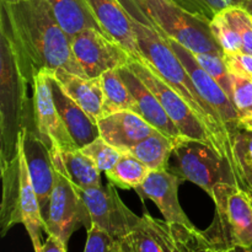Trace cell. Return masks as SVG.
<instances>
[{
	"mask_svg": "<svg viewBox=\"0 0 252 252\" xmlns=\"http://www.w3.org/2000/svg\"><path fill=\"white\" fill-rule=\"evenodd\" d=\"M105 34L122 44L134 59L142 58L132 20L122 0H86Z\"/></svg>",
	"mask_w": 252,
	"mask_h": 252,
	"instance_id": "cell-15",
	"label": "cell"
},
{
	"mask_svg": "<svg viewBox=\"0 0 252 252\" xmlns=\"http://www.w3.org/2000/svg\"><path fill=\"white\" fill-rule=\"evenodd\" d=\"M0 169L11 164L19 153L20 134L34 132L32 84L25 78L6 34L0 32ZM36 133V132H34Z\"/></svg>",
	"mask_w": 252,
	"mask_h": 252,
	"instance_id": "cell-3",
	"label": "cell"
},
{
	"mask_svg": "<svg viewBox=\"0 0 252 252\" xmlns=\"http://www.w3.org/2000/svg\"><path fill=\"white\" fill-rule=\"evenodd\" d=\"M179 252H180V251H179Z\"/></svg>",
	"mask_w": 252,
	"mask_h": 252,
	"instance_id": "cell-43",
	"label": "cell"
},
{
	"mask_svg": "<svg viewBox=\"0 0 252 252\" xmlns=\"http://www.w3.org/2000/svg\"><path fill=\"white\" fill-rule=\"evenodd\" d=\"M216 213L202 230L214 245L225 249L252 248V196L234 184H220L212 197Z\"/></svg>",
	"mask_w": 252,
	"mask_h": 252,
	"instance_id": "cell-4",
	"label": "cell"
},
{
	"mask_svg": "<svg viewBox=\"0 0 252 252\" xmlns=\"http://www.w3.org/2000/svg\"><path fill=\"white\" fill-rule=\"evenodd\" d=\"M129 252H179L171 224L144 213L126 236Z\"/></svg>",
	"mask_w": 252,
	"mask_h": 252,
	"instance_id": "cell-20",
	"label": "cell"
},
{
	"mask_svg": "<svg viewBox=\"0 0 252 252\" xmlns=\"http://www.w3.org/2000/svg\"><path fill=\"white\" fill-rule=\"evenodd\" d=\"M152 170L129 153H122L118 161L105 172L108 182L122 189H135L139 187Z\"/></svg>",
	"mask_w": 252,
	"mask_h": 252,
	"instance_id": "cell-27",
	"label": "cell"
},
{
	"mask_svg": "<svg viewBox=\"0 0 252 252\" xmlns=\"http://www.w3.org/2000/svg\"><path fill=\"white\" fill-rule=\"evenodd\" d=\"M54 76L69 96L97 122L103 116V89L101 78H89L66 70L53 71Z\"/></svg>",
	"mask_w": 252,
	"mask_h": 252,
	"instance_id": "cell-21",
	"label": "cell"
},
{
	"mask_svg": "<svg viewBox=\"0 0 252 252\" xmlns=\"http://www.w3.org/2000/svg\"><path fill=\"white\" fill-rule=\"evenodd\" d=\"M194 54V53H193ZM224 54L219 53H199L194 54L196 61L201 64L202 68L223 88L230 98H233L230 73L228 71L223 59Z\"/></svg>",
	"mask_w": 252,
	"mask_h": 252,
	"instance_id": "cell-33",
	"label": "cell"
},
{
	"mask_svg": "<svg viewBox=\"0 0 252 252\" xmlns=\"http://www.w3.org/2000/svg\"><path fill=\"white\" fill-rule=\"evenodd\" d=\"M71 49L89 78H98L105 71L122 68L134 58L122 44L96 29H85L74 34Z\"/></svg>",
	"mask_w": 252,
	"mask_h": 252,
	"instance_id": "cell-9",
	"label": "cell"
},
{
	"mask_svg": "<svg viewBox=\"0 0 252 252\" xmlns=\"http://www.w3.org/2000/svg\"><path fill=\"white\" fill-rule=\"evenodd\" d=\"M172 233L180 252H239V249L219 248L206 238L203 231L194 228L171 224Z\"/></svg>",
	"mask_w": 252,
	"mask_h": 252,
	"instance_id": "cell-29",
	"label": "cell"
},
{
	"mask_svg": "<svg viewBox=\"0 0 252 252\" xmlns=\"http://www.w3.org/2000/svg\"><path fill=\"white\" fill-rule=\"evenodd\" d=\"M191 14L212 21L216 15L233 6H243L245 0H172Z\"/></svg>",
	"mask_w": 252,
	"mask_h": 252,
	"instance_id": "cell-32",
	"label": "cell"
},
{
	"mask_svg": "<svg viewBox=\"0 0 252 252\" xmlns=\"http://www.w3.org/2000/svg\"><path fill=\"white\" fill-rule=\"evenodd\" d=\"M41 252H68V245L56 236L48 235L42 245Z\"/></svg>",
	"mask_w": 252,
	"mask_h": 252,
	"instance_id": "cell-38",
	"label": "cell"
},
{
	"mask_svg": "<svg viewBox=\"0 0 252 252\" xmlns=\"http://www.w3.org/2000/svg\"><path fill=\"white\" fill-rule=\"evenodd\" d=\"M250 128H252V127H250Z\"/></svg>",
	"mask_w": 252,
	"mask_h": 252,
	"instance_id": "cell-42",
	"label": "cell"
},
{
	"mask_svg": "<svg viewBox=\"0 0 252 252\" xmlns=\"http://www.w3.org/2000/svg\"><path fill=\"white\" fill-rule=\"evenodd\" d=\"M81 152L90 158L101 171L106 172L112 169L122 155V152L108 144L103 138H96L90 144L81 148Z\"/></svg>",
	"mask_w": 252,
	"mask_h": 252,
	"instance_id": "cell-34",
	"label": "cell"
},
{
	"mask_svg": "<svg viewBox=\"0 0 252 252\" xmlns=\"http://www.w3.org/2000/svg\"><path fill=\"white\" fill-rule=\"evenodd\" d=\"M243 39L244 52L252 54V15L241 6H233L223 10Z\"/></svg>",
	"mask_w": 252,
	"mask_h": 252,
	"instance_id": "cell-36",
	"label": "cell"
},
{
	"mask_svg": "<svg viewBox=\"0 0 252 252\" xmlns=\"http://www.w3.org/2000/svg\"><path fill=\"white\" fill-rule=\"evenodd\" d=\"M20 140L26 158L30 177L44 219L56 180V166L51 148L38 137L37 133L29 129L22 130Z\"/></svg>",
	"mask_w": 252,
	"mask_h": 252,
	"instance_id": "cell-14",
	"label": "cell"
},
{
	"mask_svg": "<svg viewBox=\"0 0 252 252\" xmlns=\"http://www.w3.org/2000/svg\"><path fill=\"white\" fill-rule=\"evenodd\" d=\"M90 213L91 221L116 239H125L140 217L135 216L118 196L116 186L79 189Z\"/></svg>",
	"mask_w": 252,
	"mask_h": 252,
	"instance_id": "cell-11",
	"label": "cell"
},
{
	"mask_svg": "<svg viewBox=\"0 0 252 252\" xmlns=\"http://www.w3.org/2000/svg\"><path fill=\"white\" fill-rule=\"evenodd\" d=\"M57 20L69 37L85 29L102 31L94 17L86 0H47Z\"/></svg>",
	"mask_w": 252,
	"mask_h": 252,
	"instance_id": "cell-23",
	"label": "cell"
},
{
	"mask_svg": "<svg viewBox=\"0 0 252 252\" xmlns=\"http://www.w3.org/2000/svg\"><path fill=\"white\" fill-rule=\"evenodd\" d=\"M48 75L52 93H53V100L59 116L62 118V122L64 123L66 130L69 132L70 137L73 138L78 149H81L85 145L94 142L96 138L100 137L97 122H95L66 94V91L62 88L59 81L54 76L53 71L48 70Z\"/></svg>",
	"mask_w": 252,
	"mask_h": 252,
	"instance_id": "cell-18",
	"label": "cell"
},
{
	"mask_svg": "<svg viewBox=\"0 0 252 252\" xmlns=\"http://www.w3.org/2000/svg\"><path fill=\"white\" fill-rule=\"evenodd\" d=\"M2 202L0 208V231L1 236L20 224L19 218V153L17 158L1 169Z\"/></svg>",
	"mask_w": 252,
	"mask_h": 252,
	"instance_id": "cell-24",
	"label": "cell"
},
{
	"mask_svg": "<svg viewBox=\"0 0 252 252\" xmlns=\"http://www.w3.org/2000/svg\"><path fill=\"white\" fill-rule=\"evenodd\" d=\"M240 186L252 196V128L241 126L233 139Z\"/></svg>",
	"mask_w": 252,
	"mask_h": 252,
	"instance_id": "cell-28",
	"label": "cell"
},
{
	"mask_svg": "<svg viewBox=\"0 0 252 252\" xmlns=\"http://www.w3.org/2000/svg\"><path fill=\"white\" fill-rule=\"evenodd\" d=\"M223 59L229 73L252 79V54L245 52L224 53Z\"/></svg>",
	"mask_w": 252,
	"mask_h": 252,
	"instance_id": "cell-37",
	"label": "cell"
},
{
	"mask_svg": "<svg viewBox=\"0 0 252 252\" xmlns=\"http://www.w3.org/2000/svg\"><path fill=\"white\" fill-rule=\"evenodd\" d=\"M165 37H166L167 43L170 44L172 51L176 53V56L179 57L185 68L189 71V76H191L192 81L196 85L201 97L212 108V111L216 113L217 117L221 121L229 137H230L231 142H233L234 135L238 132L239 128L241 127V121L239 118V115L236 112V108L231 98L223 90V88L202 68L201 64L194 58V54L189 49H187L186 47L180 44L175 39L170 38L167 36Z\"/></svg>",
	"mask_w": 252,
	"mask_h": 252,
	"instance_id": "cell-10",
	"label": "cell"
},
{
	"mask_svg": "<svg viewBox=\"0 0 252 252\" xmlns=\"http://www.w3.org/2000/svg\"><path fill=\"white\" fill-rule=\"evenodd\" d=\"M172 155L176 165L169 167L170 171L184 181L193 182L211 198L218 185L234 184L239 186L229 165L207 143L181 137L175 144Z\"/></svg>",
	"mask_w": 252,
	"mask_h": 252,
	"instance_id": "cell-6",
	"label": "cell"
},
{
	"mask_svg": "<svg viewBox=\"0 0 252 252\" xmlns=\"http://www.w3.org/2000/svg\"><path fill=\"white\" fill-rule=\"evenodd\" d=\"M0 1L7 2V4H12V2H17V1H20V0H0Z\"/></svg>",
	"mask_w": 252,
	"mask_h": 252,
	"instance_id": "cell-41",
	"label": "cell"
},
{
	"mask_svg": "<svg viewBox=\"0 0 252 252\" xmlns=\"http://www.w3.org/2000/svg\"><path fill=\"white\" fill-rule=\"evenodd\" d=\"M137 2L161 33L192 53L224 54L212 33L209 20L186 11L172 0H137Z\"/></svg>",
	"mask_w": 252,
	"mask_h": 252,
	"instance_id": "cell-5",
	"label": "cell"
},
{
	"mask_svg": "<svg viewBox=\"0 0 252 252\" xmlns=\"http://www.w3.org/2000/svg\"><path fill=\"white\" fill-rule=\"evenodd\" d=\"M241 7H244L246 11L250 12V14L252 15V0H245V1H244V4H243V6H241Z\"/></svg>",
	"mask_w": 252,
	"mask_h": 252,
	"instance_id": "cell-39",
	"label": "cell"
},
{
	"mask_svg": "<svg viewBox=\"0 0 252 252\" xmlns=\"http://www.w3.org/2000/svg\"><path fill=\"white\" fill-rule=\"evenodd\" d=\"M101 78L103 89V116L118 111H137V103L122 80L118 69L105 71Z\"/></svg>",
	"mask_w": 252,
	"mask_h": 252,
	"instance_id": "cell-26",
	"label": "cell"
},
{
	"mask_svg": "<svg viewBox=\"0 0 252 252\" xmlns=\"http://www.w3.org/2000/svg\"><path fill=\"white\" fill-rule=\"evenodd\" d=\"M51 150L56 153L66 176L79 189L102 186L101 170L80 149L61 152L56 148H51Z\"/></svg>",
	"mask_w": 252,
	"mask_h": 252,
	"instance_id": "cell-22",
	"label": "cell"
},
{
	"mask_svg": "<svg viewBox=\"0 0 252 252\" xmlns=\"http://www.w3.org/2000/svg\"><path fill=\"white\" fill-rule=\"evenodd\" d=\"M100 137L120 152L130 148L158 132L143 117L133 111H118L105 115L97 121Z\"/></svg>",
	"mask_w": 252,
	"mask_h": 252,
	"instance_id": "cell-16",
	"label": "cell"
},
{
	"mask_svg": "<svg viewBox=\"0 0 252 252\" xmlns=\"http://www.w3.org/2000/svg\"><path fill=\"white\" fill-rule=\"evenodd\" d=\"M51 153L56 166V180L44 217V233L68 245L70 236L78 229L85 228L88 231L93 221L79 189L66 176L56 153L53 150Z\"/></svg>",
	"mask_w": 252,
	"mask_h": 252,
	"instance_id": "cell-7",
	"label": "cell"
},
{
	"mask_svg": "<svg viewBox=\"0 0 252 252\" xmlns=\"http://www.w3.org/2000/svg\"><path fill=\"white\" fill-rule=\"evenodd\" d=\"M122 2L130 15L142 58L149 62L158 74L180 96L184 97L189 108L213 137L214 142L220 150L221 157L229 165L234 176L236 177L239 187L241 189L238 166L233 152V142L221 121L204 102L187 69L167 43L166 37L157 29L144 10L138 5L137 0H122Z\"/></svg>",
	"mask_w": 252,
	"mask_h": 252,
	"instance_id": "cell-2",
	"label": "cell"
},
{
	"mask_svg": "<svg viewBox=\"0 0 252 252\" xmlns=\"http://www.w3.org/2000/svg\"><path fill=\"white\" fill-rule=\"evenodd\" d=\"M84 252H129L123 239H116L95 224L88 230Z\"/></svg>",
	"mask_w": 252,
	"mask_h": 252,
	"instance_id": "cell-35",
	"label": "cell"
},
{
	"mask_svg": "<svg viewBox=\"0 0 252 252\" xmlns=\"http://www.w3.org/2000/svg\"><path fill=\"white\" fill-rule=\"evenodd\" d=\"M19 218L20 224L26 228L32 241L34 252H41L42 231H44V219L42 216L38 198L34 192L26 158L19 139Z\"/></svg>",
	"mask_w": 252,
	"mask_h": 252,
	"instance_id": "cell-19",
	"label": "cell"
},
{
	"mask_svg": "<svg viewBox=\"0 0 252 252\" xmlns=\"http://www.w3.org/2000/svg\"><path fill=\"white\" fill-rule=\"evenodd\" d=\"M182 182L184 180L170 170H157L150 171L135 192L143 201L150 199L154 202L167 223L194 228L180 204L179 187Z\"/></svg>",
	"mask_w": 252,
	"mask_h": 252,
	"instance_id": "cell-13",
	"label": "cell"
},
{
	"mask_svg": "<svg viewBox=\"0 0 252 252\" xmlns=\"http://www.w3.org/2000/svg\"><path fill=\"white\" fill-rule=\"evenodd\" d=\"M239 252H252V248H248V249H239Z\"/></svg>",
	"mask_w": 252,
	"mask_h": 252,
	"instance_id": "cell-40",
	"label": "cell"
},
{
	"mask_svg": "<svg viewBox=\"0 0 252 252\" xmlns=\"http://www.w3.org/2000/svg\"><path fill=\"white\" fill-rule=\"evenodd\" d=\"M174 140L158 130L140 140L127 153L139 159L152 171H157V170H169V160L174 152Z\"/></svg>",
	"mask_w": 252,
	"mask_h": 252,
	"instance_id": "cell-25",
	"label": "cell"
},
{
	"mask_svg": "<svg viewBox=\"0 0 252 252\" xmlns=\"http://www.w3.org/2000/svg\"><path fill=\"white\" fill-rule=\"evenodd\" d=\"M233 101L241 126L252 127V79L230 74Z\"/></svg>",
	"mask_w": 252,
	"mask_h": 252,
	"instance_id": "cell-30",
	"label": "cell"
},
{
	"mask_svg": "<svg viewBox=\"0 0 252 252\" xmlns=\"http://www.w3.org/2000/svg\"><path fill=\"white\" fill-rule=\"evenodd\" d=\"M32 90L34 132L49 148H56L61 152L78 149L56 107L48 70L36 73Z\"/></svg>",
	"mask_w": 252,
	"mask_h": 252,
	"instance_id": "cell-12",
	"label": "cell"
},
{
	"mask_svg": "<svg viewBox=\"0 0 252 252\" xmlns=\"http://www.w3.org/2000/svg\"><path fill=\"white\" fill-rule=\"evenodd\" d=\"M0 32L11 43L25 78L33 85L39 70L85 76L71 49V38L47 0L0 1Z\"/></svg>",
	"mask_w": 252,
	"mask_h": 252,
	"instance_id": "cell-1",
	"label": "cell"
},
{
	"mask_svg": "<svg viewBox=\"0 0 252 252\" xmlns=\"http://www.w3.org/2000/svg\"><path fill=\"white\" fill-rule=\"evenodd\" d=\"M128 66L134 71L135 75L152 90V93L157 96L159 102L164 107L165 112L167 113L172 122L179 129L181 137L191 138V139L201 140V142L207 143L211 145L219 157L223 159L221 153L219 150L218 145L214 142L213 137L209 134L208 130L206 129L201 121L197 118L193 111L189 108L186 101L182 96H180L161 76L158 74L149 62L145 59H130ZM224 160V159H223ZM225 161V160H224Z\"/></svg>",
	"mask_w": 252,
	"mask_h": 252,
	"instance_id": "cell-8",
	"label": "cell"
},
{
	"mask_svg": "<svg viewBox=\"0 0 252 252\" xmlns=\"http://www.w3.org/2000/svg\"><path fill=\"white\" fill-rule=\"evenodd\" d=\"M211 29L214 38L218 42L224 53L244 52L243 39H241L240 34L223 11L213 17V20L211 21Z\"/></svg>",
	"mask_w": 252,
	"mask_h": 252,
	"instance_id": "cell-31",
	"label": "cell"
},
{
	"mask_svg": "<svg viewBox=\"0 0 252 252\" xmlns=\"http://www.w3.org/2000/svg\"><path fill=\"white\" fill-rule=\"evenodd\" d=\"M118 71L137 103L135 113L144 118L155 129L174 140L176 144L177 140L181 138V134L171 118L165 112L164 107L159 102L157 96L135 75L134 71L128 66V64L122 68H118Z\"/></svg>",
	"mask_w": 252,
	"mask_h": 252,
	"instance_id": "cell-17",
	"label": "cell"
}]
</instances>
